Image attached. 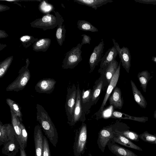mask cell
Instances as JSON below:
<instances>
[{
	"instance_id": "obj_25",
	"label": "cell",
	"mask_w": 156,
	"mask_h": 156,
	"mask_svg": "<svg viewBox=\"0 0 156 156\" xmlns=\"http://www.w3.org/2000/svg\"><path fill=\"white\" fill-rule=\"evenodd\" d=\"M153 77L150 75V73L147 70L139 72L137 77L140 84V87L143 91L146 93L147 84L150 80Z\"/></svg>"
},
{
	"instance_id": "obj_24",
	"label": "cell",
	"mask_w": 156,
	"mask_h": 156,
	"mask_svg": "<svg viewBox=\"0 0 156 156\" xmlns=\"http://www.w3.org/2000/svg\"><path fill=\"white\" fill-rule=\"evenodd\" d=\"M10 110L12 124L15 132L16 136L19 143L20 147H22L21 131L20 126L21 121L14 112L12 110Z\"/></svg>"
},
{
	"instance_id": "obj_36",
	"label": "cell",
	"mask_w": 156,
	"mask_h": 156,
	"mask_svg": "<svg viewBox=\"0 0 156 156\" xmlns=\"http://www.w3.org/2000/svg\"><path fill=\"white\" fill-rule=\"evenodd\" d=\"M113 106L111 105L108 108L103 112L102 116L103 118H107L111 115Z\"/></svg>"
},
{
	"instance_id": "obj_34",
	"label": "cell",
	"mask_w": 156,
	"mask_h": 156,
	"mask_svg": "<svg viewBox=\"0 0 156 156\" xmlns=\"http://www.w3.org/2000/svg\"><path fill=\"white\" fill-rule=\"evenodd\" d=\"M43 156H51L48 141L44 136H43Z\"/></svg>"
},
{
	"instance_id": "obj_27",
	"label": "cell",
	"mask_w": 156,
	"mask_h": 156,
	"mask_svg": "<svg viewBox=\"0 0 156 156\" xmlns=\"http://www.w3.org/2000/svg\"><path fill=\"white\" fill-rule=\"evenodd\" d=\"M7 104L12 110L19 118L20 121L22 122L23 115L21 111V108L18 104L15 101L9 98L6 99Z\"/></svg>"
},
{
	"instance_id": "obj_15",
	"label": "cell",
	"mask_w": 156,
	"mask_h": 156,
	"mask_svg": "<svg viewBox=\"0 0 156 156\" xmlns=\"http://www.w3.org/2000/svg\"><path fill=\"white\" fill-rule=\"evenodd\" d=\"M107 145L109 150L117 156H138L132 151L119 146L111 140Z\"/></svg>"
},
{
	"instance_id": "obj_45",
	"label": "cell",
	"mask_w": 156,
	"mask_h": 156,
	"mask_svg": "<svg viewBox=\"0 0 156 156\" xmlns=\"http://www.w3.org/2000/svg\"><path fill=\"white\" fill-rule=\"evenodd\" d=\"M89 156H92V155L90 153L89 154Z\"/></svg>"
},
{
	"instance_id": "obj_33",
	"label": "cell",
	"mask_w": 156,
	"mask_h": 156,
	"mask_svg": "<svg viewBox=\"0 0 156 156\" xmlns=\"http://www.w3.org/2000/svg\"><path fill=\"white\" fill-rule=\"evenodd\" d=\"M50 42L49 40L48 39H40L36 43L35 48L37 49H45L48 46Z\"/></svg>"
},
{
	"instance_id": "obj_43",
	"label": "cell",
	"mask_w": 156,
	"mask_h": 156,
	"mask_svg": "<svg viewBox=\"0 0 156 156\" xmlns=\"http://www.w3.org/2000/svg\"><path fill=\"white\" fill-rule=\"evenodd\" d=\"M152 60L156 64V56H153L152 58Z\"/></svg>"
},
{
	"instance_id": "obj_8",
	"label": "cell",
	"mask_w": 156,
	"mask_h": 156,
	"mask_svg": "<svg viewBox=\"0 0 156 156\" xmlns=\"http://www.w3.org/2000/svg\"><path fill=\"white\" fill-rule=\"evenodd\" d=\"M104 48V43L103 39L94 48L90 56L89 63L90 67L89 73H91L94 70L95 67L101 60L102 55Z\"/></svg>"
},
{
	"instance_id": "obj_26",
	"label": "cell",
	"mask_w": 156,
	"mask_h": 156,
	"mask_svg": "<svg viewBox=\"0 0 156 156\" xmlns=\"http://www.w3.org/2000/svg\"><path fill=\"white\" fill-rule=\"evenodd\" d=\"M77 28L80 30L91 32H98V29L89 22L84 20H79L77 23Z\"/></svg>"
},
{
	"instance_id": "obj_10",
	"label": "cell",
	"mask_w": 156,
	"mask_h": 156,
	"mask_svg": "<svg viewBox=\"0 0 156 156\" xmlns=\"http://www.w3.org/2000/svg\"><path fill=\"white\" fill-rule=\"evenodd\" d=\"M56 83L53 79L44 78L37 83L35 87V90L38 93L50 94L53 91Z\"/></svg>"
},
{
	"instance_id": "obj_41",
	"label": "cell",
	"mask_w": 156,
	"mask_h": 156,
	"mask_svg": "<svg viewBox=\"0 0 156 156\" xmlns=\"http://www.w3.org/2000/svg\"><path fill=\"white\" fill-rule=\"evenodd\" d=\"M20 39L22 42H25L29 41L30 39V37L29 36H24L21 37Z\"/></svg>"
},
{
	"instance_id": "obj_20",
	"label": "cell",
	"mask_w": 156,
	"mask_h": 156,
	"mask_svg": "<svg viewBox=\"0 0 156 156\" xmlns=\"http://www.w3.org/2000/svg\"><path fill=\"white\" fill-rule=\"evenodd\" d=\"M119 64L118 62L116 59H114L105 68L101 70L98 71L101 74H104L108 84L110 83L118 68Z\"/></svg>"
},
{
	"instance_id": "obj_4",
	"label": "cell",
	"mask_w": 156,
	"mask_h": 156,
	"mask_svg": "<svg viewBox=\"0 0 156 156\" xmlns=\"http://www.w3.org/2000/svg\"><path fill=\"white\" fill-rule=\"evenodd\" d=\"M82 46L79 43L67 52L62 65L63 69H73L82 61Z\"/></svg>"
},
{
	"instance_id": "obj_22",
	"label": "cell",
	"mask_w": 156,
	"mask_h": 156,
	"mask_svg": "<svg viewBox=\"0 0 156 156\" xmlns=\"http://www.w3.org/2000/svg\"><path fill=\"white\" fill-rule=\"evenodd\" d=\"M116 134V136L110 140L129 148L140 151H143L141 148L133 143L130 140L119 134Z\"/></svg>"
},
{
	"instance_id": "obj_32",
	"label": "cell",
	"mask_w": 156,
	"mask_h": 156,
	"mask_svg": "<svg viewBox=\"0 0 156 156\" xmlns=\"http://www.w3.org/2000/svg\"><path fill=\"white\" fill-rule=\"evenodd\" d=\"M65 32L66 30L64 26L63 27L60 26L57 30L56 36L61 45L62 44L65 39Z\"/></svg>"
},
{
	"instance_id": "obj_29",
	"label": "cell",
	"mask_w": 156,
	"mask_h": 156,
	"mask_svg": "<svg viewBox=\"0 0 156 156\" xmlns=\"http://www.w3.org/2000/svg\"><path fill=\"white\" fill-rule=\"evenodd\" d=\"M139 137L144 141L152 144H156V134H152L146 131L139 135Z\"/></svg>"
},
{
	"instance_id": "obj_17",
	"label": "cell",
	"mask_w": 156,
	"mask_h": 156,
	"mask_svg": "<svg viewBox=\"0 0 156 156\" xmlns=\"http://www.w3.org/2000/svg\"><path fill=\"white\" fill-rule=\"evenodd\" d=\"M118 54V52L114 46L109 48L101 58L100 68L98 71L101 70L108 65L111 62L115 59Z\"/></svg>"
},
{
	"instance_id": "obj_38",
	"label": "cell",
	"mask_w": 156,
	"mask_h": 156,
	"mask_svg": "<svg viewBox=\"0 0 156 156\" xmlns=\"http://www.w3.org/2000/svg\"><path fill=\"white\" fill-rule=\"evenodd\" d=\"M41 9L44 12H48L51 9V7L50 5L47 4L44 2L41 6Z\"/></svg>"
},
{
	"instance_id": "obj_7",
	"label": "cell",
	"mask_w": 156,
	"mask_h": 156,
	"mask_svg": "<svg viewBox=\"0 0 156 156\" xmlns=\"http://www.w3.org/2000/svg\"><path fill=\"white\" fill-rule=\"evenodd\" d=\"M112 40L114 46L118 52L122 66L126 72L129 73L131 66V56L129 48L124 46L121 48L114 39Z\"/></svg>"
},
{
	"instance_id": "obj_42",
	"label": "cell",
	"mask_w": 156,
	"mask_h": 156,
	"mask_svg": "<svg viewBox=\"0 0 156 156\" xmlns=\"http://www.w3.org/2000/svg\"><path fill=\"white\" fill-rule=\"evenodd\" d=\"M20 156H27L24 149L20 147Z\"/></svg>"
},
{
	"instance_id": "obj_39",
	"label": "cell",
	"mask_w": 156,
	"mask_h": 156,
	"mask_svg": "<svg viewBox=\"0 0 156 156\" xmlns=\"http://www.w3.org/2000/svg\"><path fill=\"white\" fill-rule=\"evenodd\" d=\"M113 116L115 118L121 119L122 113L117 112V111H114L112 113Z\"/></svg>"
},
{
	"instance_id": "obj_18",
	"label": "cell",
	"mask_w": 156,
	"mask_h": 156,
	"mask_svg": "<svg viewBox=\"0 0 156 156\" xmlns=\"http://www.w3.org/2000/svg\"><path fill=\"white\" fill-rule=\"evenodd\" d=\"M101 74L100 77L96 81L92 89V105L97 103L101 91L103 87L104 82L107 81L104 74Z\"/></svg>"
},
{
	"instance_id": "obj_11",
	"label": "cell",
	"mask_w": 156,
	"mask_h": 156,
	"mask_svg": "<svg viewBox=\"0 0 156 156\" xmlns=\"http://www.w3.org/2000/svg\"><path fill=\"white\" fill-rule=\"evenodd\" d=\"M121 63V62L120 61L119 64L118 68L113 76L110 83L108 84L103 102L101 105V107L98 112L99 113L102 112V111L103 110V108H104L114 88L116 87V85L119 80L120 75Z\"/></svg>"
},
{
	"instance_id": "obj_35",
	"label": "cell",
	"mask_w": 156,
	"mask_h": 156,
	"mask_svg": "<svg viewBox=\"0 0 156 156\" xmlns=\"http://www.w3.org/2000/svg\"><path fill=\"white\" fill-rule=\"evenodd\" d=\"M81 36L83 37L82 39V42L80 44L82 45L86 44H90V41L91 39L90 36L86 34H83Z\"/></svg>"
},
{
	"instance_id": "obj_30",
	"label": "cell",
	"mask_w": 156,
	"mask_h": 156,
	"mask_svg": "<svg viewBox=\"0 0 156 156\" xmlns=\"http://www.w3.org/2000/svg\"><path fill=\"white\" fill-rule=\"evenodd\" d=\"M12 58H9L1 62L0 64V78H2L10 65Z\"/></svg>"
},
{
	"instance_id": "obj_9",
	"label": "cell",
	"mask_w": 156,
	"mask_h": 156,
	"mask_svg": "<svg viewBox=\"0 0 156 156\" xmlns=\"http://www.w3.org/2000/svg\"><path fill=\"white\" fill-rule=\"evenodd\" d=\"M77 87V96L72 121L69 124L71 126H74L77 122L85 118V114L83 111L81 103L82 91L80 90L78 83Z\"/></svg>"
},
{
	"instance_id": "obj_14",
	"label": "cell",
	"mask_w": 156,
	"mask_h": 156,
	"mask_svg": "<svg viewBox=\"0 0 156 156\" xmlns=\"http://www.w3.org/2000/svg\"><path fill=\"white\" fill-rule=\"evenodd\" d=\"M2 153L7 156H15L20 148L19 143L16 136L3 144Z\"/></svg>"
},
{
	"instance_id": "obj_23",
	"label": "cell",
	"mask_w": 156,
	"mask_h": 156,
	"mask_svg": "<svg viewBox=\"0 0 156 156\" xmlns=\"http://www.w3.org/2000/svg\"><path fill=\"white\" fill-rule=\"evenodd\" d=\"M73 1L79 4L89 6L96 10L98 8L108 3L113 2L112 0H73Z\"/></svg>"
},
{
	"instance_id": "obj_40",
	"label": "cell",
	"mask_w": 156,
	"mask_h": 156,
	"mask_svg": "<svg viewBox=\"0 0 156 156\" xmlns=\"http://www.w3.org/2000/svg\"><path fill=\"white\" fill-rule=\"evenodd\" d=\"M42 21L44 23H49L51 20V16H45L42 19Z\"/></svg>"
},
{
	"instance_id": "obj_2",
	"label": "cell",
	"mask_w": 156,
	"mask_h": 156,
	"mask_svg": "<svg viewBox=\"0 0 156 156\" xmlns=\"http://www.w3.org/2000/svg\"><path fill=\"white\" fill-rule=\"evenodd\" d=\"M87 138L86 124L83 123L76 130L73 146L74 156H81L85 152Z\"/></svg>"
},
{
	"instance_id": "obj_5",
	"label": "cell",
	"mask_w": 156,
	"mask_h": 156,
	"mask_svg": "<svg viewBox=\"0 0 156 156\" xmlns=\"http://www.w3.org/2000/svg\"><path fill=\"white\" fill-rule=\"evenodd\" d=\"M66 102L65 105L66 112L70 124L72 121L77 96V88L73 84L71 87L67 89Z\"/></svg>"
},
{
	"instance_id": "obj_19",
	"label": "cell",
	"mask_w": 156,
	"mask_h": 156,
	"mask_svg": "<svg viewBox=\"0 0 156 156\" xmlns=\"http://www.w3.org/2000/svg\"><path fill=\"white\" fill-rule=\"evenodd\" d=\"M92 89L85 90L83 89L81 94V103L83 111L86 114L89 111L92 105Z\"/></svg>"
},
{
	"instance_id": "obj_12",
	"label": "cell",
	"mask_w": 156,
	"mask_h": 156,
	"mask_svg": "<svg viewBox=\"0 0 156 156\" xmlns=\"http://www.w3.org/2000/svg\"><path fill=\"white\" fill-rule=\"evenodd\" d=\"M16 136L12 124H3L0 121V145L3 144Z\"/></svg>"
},
{
	"instance_id": "obj_21",
	"label": "cell",
	"mask_w": 156,
	"mask_h": 156,
	"mask_svg": "<svg viewBox=\"0 0 156 156\" xmlns=\"http://www.w3.org/2000/svg\"><path fill=\"white\" fill-rule=\"evenodd\" d=\"M130 83L135 101L141 108H146L147 103L145 98L140 91L138 89L135 83L132 80H130Z\"/></svg>"
},
{
	"instance_id": "obj_6",
	"label": "cell",
	"mask_w": 156,
	"mask_h": 156,
	"mask_svg": "<svg viewBox=\"0 0 156 156\" xmlns=\"http://www.w3.org/2000/svg\"><path fill=\"white\" fill-rule=\"evenodd\" d=\"M116 129H113L112 127H104L99 132L97 143L102 152H104L105 147L109 141L116 136L115 130Z\"/></svg>"
},
{
	"instance_id": "obj_13",
	"label": "cell",
	"mask_w": 156,
	"mask_h": 156,
	"mask_svg": "<svg viewBox=\"0 0 156 156\" xmlns=\"http://www.w3.org/2000/svg\"><path fill=\"white\" fill-rule=\"evenodd\" d=\"M43 136L42 129L39 125H36L34 130V138L35 147V156H43Z\"/></svg>"
},
{
	"instance_id": "obj_37",
	"label": "cell",
	"mask_w": 156,
	"mask_h": 156,
	"mask_svg": "<svg viewBox=\"0 0 156 156\" xmlns=\"http://www.w3.org/2000/svg\"><path fill=\"white\" fill-rule=\"evenodd\" d=\"M135 1L140 3L156 5V0H135Z\"/></svg>"
},
{
	"instance_id": "obj_31",
	"label": "cell",
	"mask_w": 156,
	"mask_h": 156,
	"mask_svg": "<svg viewBox=\"0 0 156 156\" xmlns=\"http://www.w3.org/2000/svg\"><path fill=\"white\" fill-rule=\"evenodd\" d=\"M20 126L21 131L22 147L25 149L27 147L28 134L27 130L24 125L20 122Z\"/></svg>"
},
{
	"instance_id": "obj_1",
	"label": "cell",
	"mask_w": 156,
	"mask_h": 156,
	"mask_svg": "<svg viewBox=\"0 0 156 156\" xmlns=\"http://www.w3.org/2000/svg\"><path fill=\"white\" fill-rule=\"evenodd\" d=\"M37 120L47 138L51 144L56 147L58 136L57 129L47 112L38 104L36 106Z\"/></svg>"
},
{
	"instance_id": "obj_28",
	"label": "cell",
	"mask_w": 156,
	"mask_h": 156,
	"mask_svg": "<svg viewBox=\"0 0 156 156\" xmlns=\"http://www.w3.org/2000/svg\"><path fill=\"white\" fill-rule=\"evenodd\" d=\"M115 132L117 134H119L129 140L138 142L139 141V135L135 132L128 129L120 131L116 129L115 130Z\"/></svg>"
},
{
	"instance_id": "obj_3",
	"label": "cell",
	"mask_w": 156,
	"mask_h": 156,
	"mask_svg": "<svg viewBox=\"0 0 156 156\" xmlns=\"http://www.w3.org/2000/svg\"><path fill=\"white\" fill-rule=\"evenodd\" d=\"M28 66V65H27L20 70L17 77L6 87V91L18 92L25 88L30 77V74Z\"/></svg>"
},
{
	"instance_id": "obj_44",
	"label": "cell",
	"mask_w": 156,
	"mask_h": 156,
	"mask_svg": "<svg viewBox=\"0 0 156 156\" xmlns=\"http://www.w3.org/2000/svg\"><path fill=\"white\" fill-rule=\"evenodd\" d=\"M154 117L156 119V110H155L154 113Z\"/></svg>"
},
{
	"instance_id": "obj_16",
	"label": "cell",
	"mask_w": 156,
	"mask_h": 156,
	"mask_svg": "<svg viewBox=\"0 0 156 156\" xmlns=\"http://www.w3.org/2000/svg\"><path fill=\"white\" fill-rule=\"evenodd\" d=\"M108 99L110 105H112L115 108L119 109L122 108L123 100L121 90L119 88L116 87L114 88Z\"/></svg>"
}]
</instances>
